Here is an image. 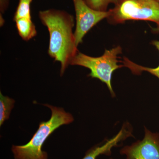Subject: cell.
I'll return each instance as SVG.
<instances>
[{
  "mask_svg": "<svg viewBox=\"0 0 159 159\" xmlns=\"http://www.w3.org/2000/svg\"><path fill=\"white\" fill-rule=\"evenodd\" d=\"M142 141L127 145L120 151L126 159H159V134L153 133L146 127Z\"/></svg>",
  "mask_w": 159,
  "mask_h": 159,
  "instance_id": "6",
  "label": "cell"
},
{
  "mask_svg": "<svg viewBox=\"0 0 159 159\" xmlns=\"http://www.w3.org/2000/svg\"><path fill=\"white\" fill-rule=\"evenodd\" d=\"M76 14V27L74 34L77 46L83 42L85 34L94 26L111 15L110 10L99 11L92 9L84 0H72Z\"/></svg>",
  "mask_w": 159,
  "mask_h": 159,
  "instance_id": "5",
  "label": "cell"
},
{
  "mask_svg": "<svg viewBox=\"0 0 159 159\" xmlns=\"http://www.w3.org/2000/svg\"><path fill=\"white\" fill-rule=\"evenodd\" d=\"M39 17L50 34L48 53L61 64L62 76L71 60L79 51L73 32L74 16L62 10L51 9L40 11Z\"/></svg>",
  "mask_w": 159,
  "mask_h": 159,
  "instance_id": "1",
  "label": "cell"
},
{
  "mask_svg": "<svg viewBox=\"0 0 159 159\" xmlns=\"http://www.w3.org/2000/svg\"><path fill=\"white\" fill-rule=\"evenodd\" d=\"M122 48L120 46L110 50H105L103 55L100 57H93L78 52L71 60L70 65L81 66L89 69L91 73L89 76L97 78L106 84L113 97L116 94L111 85L113 73L123 65H119L118 55L122 54Z\"/></svg>",
  "mask_w": 159,
  "mask_h": 159,
  "instance_id": "3",
  "label": "cell"
},
{
  "mask_svg": "<svg viewBox=\"0 0 159 159\" xmlns=\"http://www.w3.org/2000/svg\"><path fill=\"white\" fill-rule=\"evenodd\" d=\"M18 5L15 13L13 20L26 18L31 19V4L32 0H19Z\"/></svg>",
  "mask_w": 159,
  "mask_h": 159,
  "instance_id": "10",
  "label": "cell"
},
{
  "mask_svg": "<svg viewBox=\"0 0 159 159\" xmlns=\"http://www.w3.org/2000/svg\"><path fill=\"white\" fill-rule=\"evenodd\" d=\"M157 31H159V30ZM152 44L157 48L159 52V41H153L152 42ZM122 62L123 63V67L128 68L134 74L139 75L143 71H146L156 76L159 79V65L158 66L154 68L146 67L137 64L125 57H124V59Z\"/></svg>",
  "mask_w": 159,
  "mask_h": 159,
  "instance_id": "8",
  "label": "cell"
},
{
  "mask_svg": "<svg viewBox=\"0 0 159 159\" xmlns=\"http://www.w3.org/2000/svg\"><path fill=\"white\" fill-rule=\"evenodd\" d=\"M155 1H157V2H159V0H155Z\"/></svg>",
  "mask_w": 159,
  "mask_h": 159,
  "instance_id": "14",
  "label": "cell"
},
{
  "mask_svg": "<svg viewBox=\"0 0 159 159\" xmlns=\"http://www.w3.org/2000/svg\"><path fill=\"white\" fill-rule=\"evenodd\" d=\"M9 0H0V11L1 13H4L8 9Z\"/></svg>",
  "mask_w": 159,
  "mask_h": 159,
  "instance_id": "13",
  "label": "cell"
},
{
  "mask_svg": "<svg viewBox=\"0 0 159 159\" xmlns=\"http://www.w3.org/2000/svg\"><path fill=\"white\" fill-rule=\"evenodd\" d=\"M44 105L51 110V119L40 123L38 129L27 144L12 146L15 159H48V154L42 150L46 139L60 126L74 121L72 115L63 109L49 104Z\"/></svg>",
  "mask_w": 159,
  "mask_h": 159,
  "instance_id": "2",
  "label": "cell"
},
{
  "mask_svg": "<svg viewBox=\"0 0 159 159\" xmlns=\"http://www.w3.org/2000/svg\"><path fill=\"white\" fill-rule=\"evenodd\" d=\"M92 9L99 11H107V6L111 3L116 4L120 0H84Z\"/></svg>",
  "mask_w": 159,
  "mask_h": 159,
  "instance_id": "11",
  "label": "cell"
},
{
  "mask_svg": "<svg viewBox=\"0 0 159 159\" xmlns=\"http://www.w3.org/2000/svg\"><path fill=\"white\" fill-rule=\"evenodd\" d=\"M15 22L19 34L24 40H29L37 34L35 25L31 19L23 18L16 20Z\"/></svg>",
  "mask_w": 159,
  "mask_h": 159,
  "instance_id": "7",
  "label": "cell"
},
{
  "mask_svg": "<svg viewBox=\"0 0 159 159\" xmlns=\"http://www.w3.org/2000/svg\"><path fill=\"white\" fill-rule=\"evenodd\" d=\"M15 101L0 93V125L9 119L11 109L14 106Z\"/></svg>",
  "mask_w": 159,
  "mask_h": 159,
  "instance_id": "9",
  "label": "cell"
},
{
  "mask_svg": "<svg viewBox=\"0 0 159 159\" xmlns=\"http://www.w3.org/2000/svg\"><path fill=\"white\" fill-rule=\"evenodd\" d=\"M111 9L107 18L111 24L127 20L149 21L155 23L159 30V2L155 0H122Z\"/></svg>",
  "mask_w": 159,
  "mask_h": 159,
  "instance_id": "4",
  "label": "cell"
},
{
  "mask_svg": "<svg viewBox=\"0 0 159 159\" xmlns=\"http://www.w3.org/2000/svg\"><path fill=\"white\" fill-rule=\"evenodd\" d=\"M102 154L101 147L99 145H98L88 151L85 156L82 159H96L97 157Z\"/></svg>",
  "mask_w": 159,
  "mask_h": 159,
  "instance_id": "12",
  "label": "cell"
},
{
  "mask_svg": "<svg viewBox=\"0 0 159 159\" xmlns=\"http://www.w3.org/2000/svg\"><path fill=\"white\" fill-rule=\"evenodd\" d=\"M122 1V0H120V1Z\"/></svg>",
  "mask_w": 159,
  "mask_h": 159,
  "instance_id": "15",
  "label": "cell"
}]
</instances>
